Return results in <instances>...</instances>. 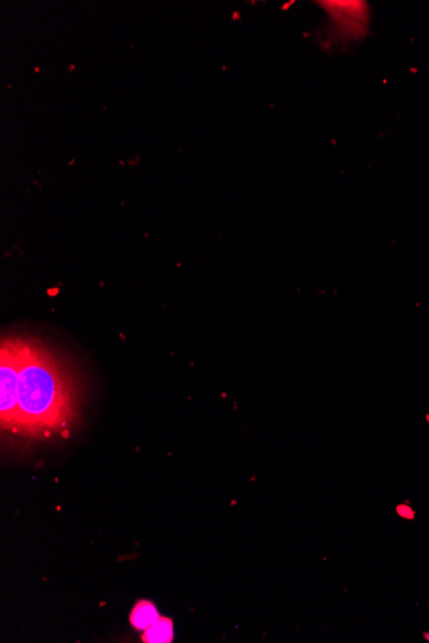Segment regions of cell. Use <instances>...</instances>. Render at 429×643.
I'll return each instance as SVG.
<instances>
[{"mask_svg":"<svg viewBox=\"0 0 429 643\" xmlns=\"http://www.w3.org/2000/svg\"><path fill=\"white\" fill-rule=\"evenodd\" d=\"M159 617H159L157 607L151 601L142 600L132 607V614H130V624L135 629L144 632L149 627H152Z\"/></svg>","mask_w":429,"mask_h":643,"instance_id":"3","label":"cell"},{"mask_svg":"<svg viewBox=\"0 0 429 643\" xmlns=\"http://www.w3.org/2000/svg\"><path fill=\"white\" fill-rule=\"evenodd\" d=\"M425 418H427V420L429 421V414H427V416H425Z\"/></svg>","mask_w":429,"mask_h":643,"instance_id":"7","label":"cell"},{"mask_svg":"<svg viewBox=\"0 0 429 643\" xmlns=\"http://www.w3.org/2000/svg\"><path fill=\"white\" fill-rule=\"evenodd\" d=\"M397 515L405 520H414L416 512L409 504H401L396 506Z\"/></svg>","mask_w":429,"mask_h":643,"instance_id":"5","label":"cell"},{"mask_svg":"<svg viewBox=\"0 0 429 643\" xmlns=\"http://www.w3.org/2000/svg\"><path fill=\"white\" fill-rule=\"evenodd\" d=\"M174 639V624L169 617H159L152 627L144 630L142 641L146 643H171Z\"/></svg>","mask_w":429,"mask_h":643,"instance_id":"4","label":"cell"},{"mask_svg":"<svg viewBox=\"0 0 429 643\" xmlns=\"http://www.w3.org/2000/svg\"><path fill=\"white\" fill-rule=\"evenodd\" d=\"M1 368H0V415L1 427L14 432L18 406V376L21 357L17 339H8L1 344Z\"/></svg>","mask_w":429,"mask_h":643,"instance_id":"2","label":"cell"},{"mask_svg":"<svg viewBox=\"0 0 429 643\" xmlns=\"http://www.w3.org/2000/svg\"><path fill=\"white\" fill-rule=\"evenodd\" d=\"M21 368L14 433L31 437L60 433L75 416L71 376L39 343L17 339Z\"/></svg>","mask_w":429,"mask_h":643,"instance_id":"1","label":"cell"},{"mask_svg":"<svg viewBox=\"0 0 429 643\" xmlns=\"http://www.w3.org/2000/svg\"><path fill=\"white\" fill-rule=\"evenodd\" d=\"M423 637H424V639H425L427 642H429V630L424 632V633H423Z\"/></svg>","mask_w":429,"mask_h":643,"instance_id":"6","label":"cell"}]
</instances>
